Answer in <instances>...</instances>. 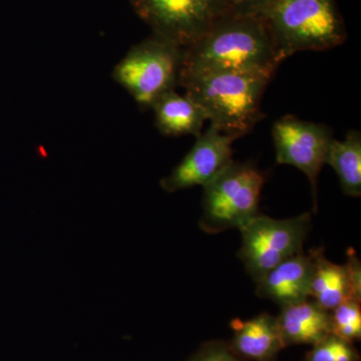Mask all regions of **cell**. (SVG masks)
<instances>
[{
    "instance_id": "6da1fadb",
    "label": "cell",
    "mask_w": 361,
    "mask_h": 361,
    "mask_svg": "<svg viewBox=\"0 0 361 361\" xmlns=\"http://www.w3.org/2000/svg\"><path fill=\"white\" fill-rule=\"evenodd\" d=\"M282 61L261 16L230 11L184 49L182 70H229L274 75Z\"/></svg>"
},
{
    "instance_id": "7a4b0ae2",
    "label": "cell",
    "mask_w": 361,
    "mask_h": 361,
    "mask_svg": "<svg viewBox=\"0 0 361 361\" xmlns=\"http://www.w3.org/2000/svg\"><path fill=\"white\" fill-rule=\"evenodd\" d=\"M273 75L229 70H180L179 85L200 104L211 125L238 139L264 115L263 94Z\"/></svg>"
},
{
    "instance_id": "3957f363",
    "label": "cell",
    "mask_w": 361,
    "mask_h": 361,
    "mask_svg": "<svg viewBox=\"0 0 361 361\" xmlns=\"http://www.w3.org/2000/svg\"><path fill=\"white\" fill-rule=\"evenodd\" d=\"M258 16L282 61L297 52L334 49L348 39L336 0H276Z\"/></svg>"
},
{
    "instance_id": "277c9868",
    "label": "cell",
    "mask_w": 361,
    "mask_h": 361,
    "mask_svg": "<svg viewBox=\"0 0 361 361\" xmlns=\"http://www.w3.org/2000/svg\"><path fill=\"white\" fill-rule=\"evenodd\" d=\"M265 175L251 163L233 161L203 187L200 228L207 234L241 229L259 214Z\"/></svg>"
},
{
    "instance_id": "5b68a950",
    "label": "cell",
    "mask_w": 361,
    "mask_h": 361,
    "mask_svg": "<svg viewBox=\"0 0 361 361\" xmlns=\"http://www.w3.org/2000/svg\"><path fill=\"white\" fill-rule=\"evenodd\" d=\"M183 58V47L154 35L130 47L114 68V80L142 109H152L161 96L179 85Z\"/></svg>"
},
{
    "instance_id": "8992f818",
    "label": "cell",
    "mask_w": 361,
    "mask_h": 361,
    "mask_svg": "<svg viewBox=\"0 0 361 361\" xmlns=\"http://www.w3.org/2000/svg\"><path fill=\"white\" fill-rule=\"evenodd\" d=\"M311 227L310 213L289 219H274L259 213L243 228L238 256L254 281L299 252Z\"/></svg>"
},
{
    "instance_id": "52a82bcc",
    "label": "cell",
    "mask_w": 361,
    "mask_h": 361,
    "mask_svg": "<svg viewBox=\"0 0 361 361\" xmlns=\"http://www.w3.org/2000/svg\"><path fill=\"white\" fill-rule=\"evenodd\" d=\"M154 35L183 49L195 44L219 18L232 11L231 0H133Z\"/></svg>"
},
{
    "instance_id": "ba28073f",
    "label": "cell",
    "mask_w": 361,
    "mask_h": 361,
    "mask_svg": "<svg viewBox=\"0 0 361 361\" xmlns=\"http://www.w3.org/2000/svg\"><path fill=\"white\" fill-rule=\"evenodd\" d=\"M276 161L293 166L303 172L312 188L314 209L317 207L318 176L325 165L332 130L322 123L307 122L295 116H284L272 127Z\"/></svg>"
},
{
    "instance_id": "9c48e42d",
    "label": "cell",
    "mask_w": 361,
    "mask_h": 361,
    "mask_svg": "<svg viewBox=\"0 0 361 361\" xmlns=\"http://www.w3.org/2000/svg\"><path fill=\"white\" fill-rule=\"evenodd\" d=\"M236 140L210 123L171 174L161 180V187L169 193H175L206 186L234 161L232 145Z\"/></svg>"
},
{
    "instance_id": "30bf717a",
    "label": "cell",
    "mask_w": 361,
    "mask_h": 361,
    "mask_svg": "<svg viewBox=\"0 0 361 361\" xmlns=\"http://www.w3.org/2000/svg\"><path fill=\"white\" fill-rule=\"evenodd\" d=\"M311 252L314 270L310 298L327 311L346 300L361 302V264L356 252L348 249V261L344 265L329 261L323 248L311 249Z\"/></svg>"
},
{
    "instance_id": "8fae6325",
    "label": "cell",
    "mask_w": 361,
    "mask_h": 361,
    "mask_svg": "<svg viewBox=\"0 0 361 361\" xmlns=\"http://www.w3.org/2000/svg\"><path fill=\"white\" fill-rule=\"evenodd\" d=\"M313 270L312 252H299L256 280V294L280 307L300 302L310 298Z\"/></svg>"
},
{
    "instance_id": "7c38bea8",
    "label": "cell",
    "mask_w": 361,
    "mask_h": 361,
    "mask_svg": "<svg viewBox=\"0 0 361 361\" xmlns=\"http://www.w3.org/2000/svg\"><path fill=\"white\" fill-rule=\"evenodd\" d=\"M234 331L230 348L242 360L274 361L286 348L277 317L261 313L249 320H233Z\"/></svg>"
},
{
    "instance_id": "4fadbf2b",
    "label": "cell",
    "mask_w": 361,
    "mask_h": 361,
    "mask_svg": "<svg viewBox=\"0 0 361 361\" xmlns=\"http://www.w3.org/2000/svg\"><path fill=\"white\" fill-rule=\"evenodd\" d=\"M285 345H314L331 334L330 311L307 298L281 307L277 317Z\"/></svg>"
},
{
    "instance_id": "5bb4252c",
    "label": "cell",
    "mask_w": 361,
    "mask_h": 361,
    "mask_svg": "<svg viewBox=\"0 0 361 361\" xmlns=\"http://www.w3.org/2000/svg\"><path fill=\"white\" fill-rule=\"evenodd\" d=\"M152 110L155 114L157 129L166 137H199L204 123L208 121L200 104L186 94H178L175 90L161 96Z\"/></svg>"
},
{
    "instance_id": "9a60e30c",
    "label": "cell",
    "mask_w": 361,
    "mask_h": 361,
    "mask_svg": "<svg viewBox=\"0 0 361 361\" xmlns=\"http://www.w3.org/2000/svg\"><path fill=\"white\" fill-rule=\"evenodd\" d=\"M325 165L336 171L339 184L346 196H361V134L360 130L348 133L343 141L332 139Z\"/></svg>"
},
{
    "instance_id": "2e32d148",
    "label": "cell",
    "mask_w": 361,
    "mask_h": 361,
    "mask_svg": "<svg viewBox=\"0 0 361 361\" xmlns=\"http://www.w3.org/2000/svg\"><path fill=\"white\" fill-rule=\"evenodd\" d=\"M331 334L351 342L361 338L360 302L346 300L330 311Z\"/></svg>"
},
{
    "instance_id": "e0dca14e",
    "label": "cell",
    "mask_w": 361,
    "mask_h": 361,
    "mask_svg": "<svg viewBox=\"0 0 361 361\" xmlns=\"http://www.w3.org/2000/svg\"><path fill=\"white\" fill-rule=\"evenodd\" d=\"M360 353L353 343L329 334L312 345L303 361H358Z\"/></svg>"
},
{
    "instance_id": "ac0fdd59",
    "label": "cell",
    "mask_w": 361,
    "mask_h": 361,
    "mask_svg": "<svg viewBox=\"0 0 361 361\" xmlns=\"http://www.w3.org/2000/svg\"><path fill=\"white\" fill-rule=\"evenodd\" d=\"M188 361H244L232 350L228 344L221 341H210L203 344L200 349Z\"/></svg>"
},
{
    "instance_id": "d6986e66",
    "label": "cell",
    "mask_w": 361,
    "mask_h": 361,
    "mask_svg": "<svg viewBox=\"0 0 361 361\" xmlns=\"http://www.w3.org/2000/svg\"><path fill=\"white\" fill-rule=\"evenodd\" d=\"M276 0H231L233 11L245 14H260Z\"/></svg>"
}]
</instances>
